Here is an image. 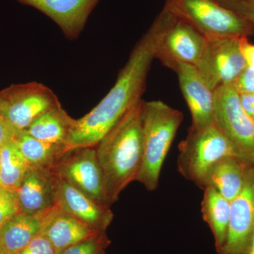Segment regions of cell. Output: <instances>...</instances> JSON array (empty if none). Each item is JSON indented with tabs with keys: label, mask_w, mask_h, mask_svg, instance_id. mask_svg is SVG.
<instances>
[{
	"label": "cell",
	"mask_w": 254,
	"mask_h": 254,
	"mask_svg": "<svg viewBox=\"0 0 254 254\" xmlns=\"http://www.w3.org/2000/svg\"><path fill=\"white\" fill-rule=\"evenodd\" d=\"M175 18V15L165 4L149 29L132 50L111 90L91 112L76 120L64 152L96 146L124 115L141 100L150 66L156 59L159 43Z\"/></svg>",
	"instance_id": "cell-1"
},
{
	"label": "cell",
	"mask_w": 254,
	"mask_h": 254,
	"mask_svg": "<svg viewBox=\"0 0 254 254\" xmlns=\"http://www.w3.org/2000/svg\"><path fill=\"white\" fill-rule=\"evenodd\" d=\"M142 102L133 105L95 146L109 207L118 201L120 193L131 182L136 181L141 169Z\"/></svg>",
	"instance_id": "cell-2"
},
{
	"label": "cell",
	"mask_w": 254,
	"mask_h": 254,
	"mask_svg": "<svg viewBox=\"0 0 254 254\" xmlns=\"http://www.w3.org/2000/svg\"><path fill=\"white\" fill-rule=\"evenodd\" d=\"M183 119L182 112L161 100L142 102L143 160L136 181L149 191L158 188L164 162Z\"/></svg>",
	"instance_id": "cell-3"
},
{
	"label": "cell",
	"mask_w": 254,
	"mask_h": 254,
	"mask_svg": "<svg viewBox=\"0 0 254 254\" xmlns=\"http://www.w3.org/2000/svg\"><path fill=\"white\" fill-rule=\"evenodd\" d=\"M179 172L198 187L208 170L220 159L228 156L241 159L215 123L197 129L190 127L186 138L179 145Z\"/></svg>",
	"instance_id": "cell-4"
},
{
	"label": "cell",
	"mask_w": 254,
	"mask_h": 254,
	"mask_svg": "<svg viewBox=\"0 0 254 254\" xmlns=\"http://www.w3.org/2000/svg\"><path fill=\"white\" fill-rule=\"evenodd\" d=\"M174 14L205 38L254 36V25L215 0H167Z\"/></svg>",
	"instance_id": "cell-5"
},
{
	"label": "cell",
	"mask_w": 254,
	"mask_h": 254,
	"mask_svg": "<svg viewBox=\"0 0 254 254\" xmlns=\"http://www.w3.org/2000/svg\"><path fill=\"white\" fill-rule=\"evenodd\" d=\"M214 123L245 163L254 165V122L241 104L233 84L213 91Z\"/></svg>",
	"instance_id": "cell-6"
},
{
	"label": "cell",
	"mask_w": 254,
	"mask_h": 254,
	"mask_svg": "<svg viewBox=\"0 0 254 254\" xmlns=\"http://www.w3.org/2000/svg\"><path fill=\"white\" fill-rule=\"evenodd\" d=\"M60 104L54 92L38 82L12 84L0 91V115L17 130H26Z\"/></svg>",
	"instance_id": "cell-7"
},
{
	"label": "cell",
	"mask_w": 254,
	"mask_h": 254,
	"mask_svg": "<svg viewBox=\"0 0 254 254\" xmlns=\"http://www.w3.org/2000/svg\"><path fill=\"white\" fill-rule=\"evenodd\" d=\"M240 39L235 37L206 38L204 50L194 66L212 91L219 86L233 84L247 67Z\"/></svg>",
	"instance_id": "cell-8"
},
{
	"label": "cell",
	"mask_w": 254,
	"mask_h": 254,
	"mask_svg": "<svg viewBox=\"0 0 254 254\" xmlns=\"http://www.w3.org/2000/svg\"><path fill=\"white\" fill-rule=\"evenodd\" d=\"M51 171L96 203L109 207L105 194L104 176L95 146L64 152Z\"/></svg>",
	"instance_id": "cell-9"
},
{
	"label": "cell",
	"mask_w": 254,
	"mask_h": 254,
	"mask_svg": "<svg viewBox=\"0 0 254 254\" xmlns=\"http://www.w3.org/2000/svg\"><path fill=\"white\" fill-rule=\"evenodd\" d=\"M206 38L190 23L175 16L156 52V59L175 71L182 64L195 65L204 50Z\"/></svg>",
	"instance_id": "cell-10"
},
{
	"label": "cell",
	"mask_w": 254,
	"mask_h": 254,
	"mask_svg": "<svg viewBox=\"0 0 254 254\" xmlns=\"http://www.w3.org/2000/svg\"><path fill=\"white\" fill-rule=\"evenodd\" d=\"M52 173L55 206L97 232H105L114 218L110 208L96 203L53 172Z\"/></svg>",
	"instance_id": "cell-11"
},
{
	"label": "cell",
	"mask_w": 254,
	"mask_h": 254,
	"mask_svg": "<svg viewBox=\"0 0 254 254\" xmlns=\"http://www.w3.org/2000/svg\"><path fill=\"white\" fill-rule=\"evenodd\" d=\"M254 228V165L246 175L243 188L230 202L226 242L218 254H243Z\"/></svg>",
	"instance_id": "cell-12"
},
{
	"label": "cell",
	"mask_w": 254,
	"mask_h": 254,
	"mask_svg": "<svg viewBox=\"0 0 254 254\" xmlns=\"http://www.w3.org/2000/svg\"><path fill=\"white\" fill-rule=\"evenodd\" d=\"M41 11L58 24L64 36L75 40L80 36L92 11L100 0H17Z\"/></svg>",
	"instance_id": "cell-13"
},
{
	"label": "cell",
	"mask_w": 254,
	"mask_h": 254,
	"mask_svg": "<svg viewBox=\"0 0 254 254\" xmlns=\"http://www.w3.org/2000/svg\"><path fill=\"white\" fill-rule=\"evenodd\" d=\"M180 89L191 115L190 128H201L214 124L213 91L207 86L194 65L182 64L175 71Z\"/></svg>",
	"instance_id": "cell-14"
},
{
	"label": "cell",
	"mask_w": 254,
	"mask_h": 254,
	"mask_svg": "<svg viewBox=\"0 0 254 254\" xmlns=\"http://www.w3.org/2000/svg\"><path fill=\"white\" fill-rule=\"evenodd\" d=\"M39 217L41 235L51 242L58 254L78 242L103 233L55 206Z\"/></svg>",
	"instance_id": "cell-15"
},
{
	"label": "cell",
	"mask_w": 254,
	"mask_h": 254,
	"mask_svg": "<svg viewBox=\"0 0 254 254\" xmlns=\"http://www.w3.org/2000/svg\"><path fill=\"white\" fill-rule=\"evenodd\" d=\"M16 190L21 213L41 216L55 206L51 170L31 167Z\"/></svg>",
	"instance_id": "cell-16"
},
{
	"label": "cell",
	"mask_w": 254,
	"mask_h": 254,
	"mask_svg": "<svg viewBox=\"0 0 254 254\" xmlns=\"http://www.w3.org/2000/svg\"><path fill=\"white\" fill-rule=\"evenodd\" d=\"M250 166L237 157H225L208 170L199 187H213L231 202L243 188L246 175Z\"/></svg>",
	"instance_id": "cell-17"
},
{
	"label": "cell",
	"mask_w": 254,
	"mask_h": 254,
	"mask_svg": "<svg viewBox=\"0 0 254 254\" xmlns=\"http://www.w3.org/2000/svg\"><path fill=\"white\" fill-rule=\"evenodd\" d=\"M75 123L60 104L36 119L25 131L42 141L65 147Z\"/></svg>",
	"instance_id": "cell-18"
},
{
	"label": "cell",
	"mask_w": 254,
	"mask_h": 254,
	"mask_svg": "<svg viewBox=\"0 0 254 254\" xmlns=\"http://www.w3.org/2000/svg\"><path fill=\"white\" fill-rule=\"evenodd\" d=\"M201 212L203 220L213 233L218 254L226 242L230 219V202L212 187L203 189Z\"/></svg>",
	"instance_id": "cell-19"
},
{
	"label": "cell",
	"mask_w": 254,
	"mask_h": 254,
	"mask_svg": "<svg viewBox=\"0 0 254 254\" xmlns=\"http://www.w3.org/2000/svg\"><path fill=\"white\" fill-rule=\"evenodd\" d=\"M39 216L19 213L0 227V242L9 254H18L41 234Z\"/></svg>",
	"instance_id": "cell-20"
},
{
	"label": "cell",
	"mask_w": 254,
	"mask_h": 254,
	"mask_svg": "<svg viewBox=\"0 0 254 254\" xmlns=\"http://www.w3.org/2000/svg\"><path fill=\"white\" fill-rule=\"evenodd\" d=\"M13 141L33 168L51 170L64 153V146L43 141L25 130H16Z\"/></svg>",
	"instance_id": "cell-21"
},
{
	"label": "cell",
	"mask_w": 254,
	"mask_h": 254,
	"mask_svg": "<svg viewBox=\"0 0 254 254\" xmlns=\"http://www.w3.org/2000/svg\"><path fill=\"white\" fill-rule=\"evenodd\" d=\"M0 185L17 190L31 165L14 141L0 147Z\"/></svg>",
	"instance_id": "cell-22"
},
{
	"label": "cell",
	"mask_w": 254,
	"mask_h": 254,
	"mask_svg": "<svg viewBox=\"0 0 254 254\" xmlns=\"http://www.w3.org/2000/svg\"><path fill=\"white\" fill-rule=\"evenodd\" d=\"M19 213L17 190L0 185V227Z\"/></svg>",
	"instance_id": "cell-23"
},
{
	"label": "cell",
	"mask_w": 254,
	"mask_h": 254,
	"mask_svg": "<svg viewBox=\"0 0 254 254\" xmlns=\"http://www.w3.org/2000/svg\"><path fill=\"white\" fill-rule=\"evenodd\" d=\"M108 244V239L103 232L71 246L60 254H104L103 250Z\"/></svg>",
	"instance_id": "cell-24"
},
{
	"label": "cell",
	"mask_w": 254,
	"mask_h": 254,
	"mask_svg": "<svg viewBox=\"0 0 254 254\" xmlns=\"http://www.w3.org/2000/svg\"><path fill=\"white\" fill-rule=\"evenodd\" d=\"M218 2L227 9L235 11L254 25V0L219 1Z\"/></svg>",
	"instance_id": "cell-25"
},
{
	"label": "cell",
	"mask_w": 254,
	"mask_h": 254,
	"mask_svg": "<svg viewBox=\"0 0 254 254\" xmlns=\"http://www.w3.org/2000/svg\"><path fill=\"white\" fill-rule=\"evenodd\" d=\"M18 254H58V252L51 242L40 234Z\"/></svg>",
	"instance_id": "cell-26"
},
{
	"label": "cell",
	"mask_w": 254,
	"mask_h": 254,
	"mask_svg": "<svg viewBox=\"0 0 254 254\" xmlns=\"http://www.w3.org/2000/svg\"><path fill=\"white\" fill-rule=\"evenodd\" d=\"M233 85L240 94H254V71L246 67Z\"/></svg>",
	"instance_id": "cell-27"
},
{
	"label": "cell",
	"mask_w": 254,
	"mask_h": 254,
	"mask_svg": "<svg viewBox=\"0 0 254 254\" xmlns=\"http://www.w3.org/2000/svg\"><path fill=\"white\" fill-rule=\"evenodd\" d=\"M240 42L241 52L247 67L254 71V44L249 41L248 38H240Z\"/></svg>",
	"instance_id": "cell-28"
},
{
	"label": "cell",
	"mask_w": 254,
	"mask_h": 254,
	"mask_svg": "<svg viewBox=\"0 0 254 254\" xmlns=\"http://www.w3.org/2000/svg\"><path fill=\"white\" fill-rule=\"evenodd\" d=\"M16 130L0 115V147L13 141Z\"/></svg>",
	"instance_id": "cell-29"
},
{
	"label": "cell",
	"mask_w": 254,
	"mask_h": 254,
	"mask_svg": "<svg viewBox=\"0 0 254 254\" xmlns=\"http://www.w3.org/2000/svg\"><path fill=\"white\" fill-rule=\"evenodd\" d=\"M240 98L244 110L254 122V94H240Z\"/></svg>",
	"instance_id": "cell-30"
},
{
	"label": "cell",
	"mask_w": 254,
	"mask_h": 254,
	"mask_svg": "<svg viewBox=\"0 0 254 254\" xmlns=\"http://www.w3.org/2000/svg\"><path fill=\"white\" fill-rule=\"evenodd\" d=\"M243 254H254V228L251 235L250 241Z\"/></svg>",
	"instance_id": "cell-31"
},
{
	"label": "cell",
	"mask_w": 254,
	"mask_h": 254,
	"mask_svg": "<svg viewBox=\"0 0 254 254\" xmlns=\"http://www.w3.org/2000/svg\"><path fill=\"white\" fill-rule=\"evenodd\" d=\"M0 254H9L5 250L4 247H3V245H1V242H0Z\"/></svg>",
	"instance_id": "cell-32"
},
{
	"label": "cell",
	"mask_w": 254,
	"mask_h": 254,
	"mask_svg": "<svg viewBox=\"0 0 254 254\" xmlns=\"http://www.w3.org/2000/svg\"><path fill=\"white\" fill-rule=\"evenodd\" d=\"M215 1H237V0H215Z\"/></svg>",
	"instance_id": "cell-33"
},
{
	"label": "cell",
	"mask_w": 254,
	"mask_h": 254,
	"mask_svg": "<svg viewBox=\"0 0 254 254\" xmlns=\"http://www.w3.org/2000/svg\"><path fill=\"white\" fill-rule=\"evenodd\" d=\"M0 165H1V152H0Z\"/></svg>",
	"instance_id": "cell-34"
}]
</instances>
